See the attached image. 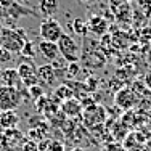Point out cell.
Instances as JSON below:
<instances>
[{
  "label": "cell",
  "instance_id": "1",
  "mask_svg": "<svg viewBox=\"0 0 151 151\" xmlns=\"http://www.w3.org/2000/svg\"><path fill=\"white\" fill-rule=\"evenodd\" d=\"M27 40L26 32L19 27H6L3 26L0 31V44L12 53H21L24 44Z\"/></svg>",
  "mask_w": 151,
  "mask_h": 151
},
{
  "label": "cell",
  "instance_id": "2",
  "mask_svg": "<svg viewBox=\"0 0 151 151\" xmlns=\"http://www.w3.org/2000/svg\"><path fill=\"white\" fill-rule=\"evenodd\" d=\"M24 100V93L19 88L0 85V113L3 111H15L21 106Z\"/></svg>",
  "mask_w": 151,
  "mask_h": 151
},
{
  "label": "cell",
  "instance_id": "3",
  "mask_svg": "<svg viewBox=\"0 0 151 151\" xmlns=\"http://www.w3.org/2000/svg\"><path fill=\"white\" fill-rule=\"evenodd\" d=\"M56 45H58L61 58L66 63H76V61H79V58H81V47L73 39V35L63 32L61 37L58 39V42H56Z\"/></svg>",
  "mask_w": 151,
  "mask_h": 151
},
{
  "label": "cell",
  "instance_id": "4",
  "mask_svg": "<svg viewBox=\"0 0 151 151\" xmlns=\"http://www.w3.org/2000/svg\"><path fill=\"white\" fill-rule=\"evenodd\" d=\"M63 34V27L55 18H45L40 21L39 26V35L40 40H48V42H58V39Z\"/></svg>",
  "mask_w": 151,
  "mask_h": 151
},
{
  "label": "cell",
  "instance_id": "5",
  "mask_svg": "<svg viewBox=\"0 0 151 151\" xmlns=\"http://www.w3.org/2000/svg\"><path fill=\"white\" fill-rule=\"evenodd\" d=\"M106 119V109L101 105H92L84 111V124L88 129H95L101 125Z\"/></svg>",
  "mask_w": 151,
  "mask_h": 151
},
{
  "label": "cell",
  "instance_id": "6",
  "mask_svg": "<svg viewBox=\"0 0 151 151\" xmlns=\"http://www.w3.org/2000/svg\"><path fill=\"white\" fill-rule=\"evenodd\" d=\"M18 74H19L21 77V82H23V85L26 88L32 87V85H37L39 82V76H37V68L34 66V64L31 63V61H23V63H19V66L16 68Z\"/></svg>",
  "mask_w": 151,
  "mask_h": 151
},
{
  "label": "cell",
  "instance_id": "7",
  "mask_svg": "<svg viewBox=\"0 0 151 151\" xmlns=\"http://www.w3.org/2000/svg\"><path fill=\"white\" fill-rule=\"evenodd\" d=\"M114 100H116V105L121 108V109H132L137 101H138V95L132 90V88L129 87H122L119 92L116 93V96H114Z\"/></svg>",
  "mask_w": 151,
  "mask_h": 151
},
{
  "label": "cell",
  "instance_id": "8",
  "mask_svg": "<svg viewBox=\"0 0 151 151\" xmlns=\"http://www.w3.org/2000/svg\"><path fill=\"white\" fill-rule=\"evenodd\" d=\"M0 85H8V87H15L19 90L24 88L16 68H5V69L0 71Z\"/></svg>",
  "mask_w": 151,
  "mask_h": 151
},
{
  "label": "cell",
  "instance_id": "9",
  "mask_svg": "<svg viewBox=\"0 0 151 151\" xmlns=\"http://www.w3.org/2000/svg\"><path fill=\"white\" fill-rule=\"evenodd\" d=\"M6 16H8V21H12V23H15L18 21L19 18L23 16H35V13L32 12L31 8H27V6H24L21 2H18V0H13L12 3H10L8 6H6Z\"/></svg>",
  "mask_w": 151,
  "mask_h": 151
},
{
  "label": "cell",
  "instance_id": "10",
  "mask_svg": "<svg viewBox=\"0 0 151 151\" xmlns=\"http://www.w3.org/2000/svg\"><path fill=\"white\" fill-rule=\"evenodd\" d=\"M37 50L42 56L47 60V61H55L58 60V55H60V50H58V45L56 42H48V40H40L37 45Z\"/></svg>",
  "mask_w": 151,
  "mask_h": 151
},
{
  "label": "cell",
  "instance_id": "11",
  "mask_svg": "<svg viewBox=\"0 0 151 151\" xmlns=\"http://www.w3.org/2000/svg\"><path fill=\"white\" fill-rule=\"evenodd\" d=\"M87 23H88V31H90L92 34L98 35V37H100V35H105L106 31H108V27H109L106 18L98 16V15H93Z\"/></svg>",
  "mask_w": 151,
  "mask_h": 151
},
{
  "label": "cell",
  "instance_id": "12",
  "mask_svg": "<svg viewBox=\"0 0 151 151\" xmlns=\"http://www.w3.org/2000/svg\"><path fill=\"white\" fill-rule=\"evenodd\" d=\"M61 111H63V114H66L68 117H74V116H79V114L84 111V106H82V103L79 101L76 96H73V98L66 100V101H63L60 105Z\"/></svg>",
  "mask_w": 151,
  "mask_h": 151
},
{
  "label": "cell",
  "instance_id": "13",
  "mask_svg": "<svg viewBox=\"0 0 151 151\" xmlns=\"http://www.w3.org/2000/svg\"><path fill=\"white\" fill-rule=\"evenodd\" d=\"M37 76H39V81L45 82L47 85H52L56 79V71L50 63H47L37 68Z\"/></svg>",
  "mask_w": 151,
  "mask_h": 151
},
{
  "label": "cell",
  "instance_id": "14",
  "mask_svg": "<svg viewBox=\"0 0 151 151\" xmlns=\"http://www.w3.org/2000/svg\"><path fill=\"white\" fill-rule=\"evenodd\" d=\"M19 124V116L15 111H3L0 113V127L8 130V129H16Z\"/></svg>",
  "mask_w": 151,
  "mask_h": 151
},
{
  "label": "cell",
  "instance_id": "15",
  "mask_svg": "<svg viewBox=\"0 0 151 151\" xmlns=\"http://www.w3.org/2000/svg\"><path fill=\"white\" fill-rule=\"evenodd\" d=\"M58 0H39V12L45 18H53L58 13Z\"/></svg>",
  "mask_w": 151,
  "mask_h": 151
},
{
  "label": "cell",
  "instance_id": "16",
  "mask_svg": "<svg viewBox=\"0 0 151 151\" xmlns=\"http://www.w3.org/2000/svg\"><path fill=\"white\" fill-rule=\"evenodd\" d=\"M73 96H74L73 88H71L68 84H61V85H58V87L55 88V92H53V98H55L56 101L60 103V105H61L63 101H66V100L73 98Z\"/></svg>",
  "mask_w": 151,
  "mask_h": 151
},
{
  "label": "cell",
  "instance_id": "17",
  "mask_svg": "<svg viewBox=\"0 0 151 151\" xmlns=\"http://www.w3.org/2000/svg\"><path fill=\"white\" fill-rule=\"evenodd\" d=\"M37 52H39V50H35L34 42L27 39V40H26V44H24V47H23V50H21V53H19V55L23 56V60H24V61H32Z\"/></svg>",
  "mask_w": 151,
  "mask_h": 151
},
{
  "label": "cell",
  "instance_id": "18",
  "mask_svg": "<svg viewBox=\"0 0 151 151\" xmlns=\"http://www.w3.org/2000/svg\"><path fill=\"white\" fill-rule=\"evenodd\" d=\"M73 31L77 35H85L88 32V23L82 18H76L73 21Z\"/></svg>",
  "mask_w": 151,
  "mask_h": 151
},
{
  "label": "cell",
  "instance_id": "19",
  "mask_svg": "<svg viewBox=\"0 0 151 151\" xmlns=\"http://www.w3.org/2000/svg\"><path fill=\"white\" fill-rule=\"evenodd\" d=\"M13 55L15 53L8 52L6 48H3V47H0V66H5V64H10L13 61Z\"/></svg>",
  "mask_w": 151,
  "mask_h": 151
},
{
  "label": "cell",
  "instance_id": "20",
  "mask_svg": "<svg viewBox=\"0 0 151 151\" xmlns=\"http://www.w3.org/2000/svg\"><path fill=\"white\" fill-rule=\"evenodd\" d=\"M27 90H29V95H31V98L34 100V101H35V100H39L40 96H44V95H45L44 88H42L39 84H37V85H32V87L27 88Z\"/></svg>",
  "mask_w": 151,
  "mask_h": 151
},
{
  "label": "cell",
  "instance_id": "21",
  "mask_svg": "<svg viewBox=\"0 0 151 151\" xmlns=\"http://www.w3.org/2000/svg\"><path fill=\"white\" fill-rule=\"evenodd\" d=\"M79 71H81V66H79V61H76V63H68L66 66V74L68 77H76V76L79 74Z\"/></svg>",
  "mask_w": 151,
  "mask_h": 151
},
{
  "label": "cell",
  "instance_id": "22",
  "mask_svg": "<svg viewBox=\"0 0 151 151\" xmlns=\"http://www.w3.org/2000/svg\"><path fill=\"white\" fill-rule=\"evenodd\" d=\"M21 151H39V145L34 143V140H27V142L23 143Z\"/></svg>",
  "mask_w": 151,
  "mask_h": 151
},
{
  "label": "cell",
  "instance_id": "23",
  "mask_svg": "<svg viewBox=\"0 0 151 151\" xmlns=\"http://www.w3.org/2000/svg\"><path fill=\"white\" fill-rule=\"evenodd\" d=\"M8 19V16H6V10H5V6L0 3V23L3 24V21H6Z\"/></svg>",
  "mask_w": 151,
  "mask_h": 151
},
{
  "label": "cell",
  "instance_id": "24",
  "mask_svg": "<svg viewBox=\"0 0 151 151\" xmlns=\"http://www.w3.org/2000/svg\"><path fill=\"white\" fill-rule=\"evenodd\" d=\"M143 84L146 85V88L148 90H151V69L146 73V76H145V81H143Z\"/></svg>",
  "mask_w": 151,
  "mask_h": 151
},
{
  "label": "cell",
  "instance_id": "25",
  "mask_svg": "<svg viewBox=\"0 0 151 151\" xmlns=\"http://www.w3.org/2000/svg\"><path fill=\"white\" fill-rule=\"evenodd\" d=\"M12 2H13V0H0V3H2V5L5 6V8H6V6H8Z\"/></svg>",
  "mask_w": 151,
  "mask_h": 151
},
{
  "label": "cell",
  "instance_id": "26",
  "mask_svg": "<svg viewBox=\"0 0 151 151\" xmlns=\"http://www.w3.org/2000/svg\"><path fill=\"white\" fill-rule=\"evenodd\" d=\"M18 2H21V3H27V2H31V0H18Z\"/></svg>",
  "mask_w": 151,
  "mask_h": 151
},
{
  "label": "cell",
  "instance_id": "27",
  "mask_svg": "<svg viewBox=\"0 0 151 151\" xmlns=\"http://www.w3.org/2000/svg\"><path fill=\"white\" fill-rule=\"evenodd\" d=\"M79 2H82V3H87V2H90V0H79Z\"/></svg>",
  "mask_w": 151,
  "mask_h": 151
},
{
  "label": "cell",
  "instance_id": "28",
  "mask_svg": "<svg viewBox=\"0 0 151 151\" xmlns=\"http://www.w3.org/2000/svg\"><path fill=\"white\" fill-rule=\"evenodd\" d=\"M2 27H3V24H2V23H0V31H2Z\"/></svg>",
  "mask_w": 151,
  "mask_h": 151
},
{
  "label": "cell",
  "instance_id": "29",
  "mask_svg": "<svg viewBox=\"0 0 151 151\" xmlns=\"http://www.w3.org/2000/svg\"><path fill=\"white\" fill-rule=\"evenodd\" d=\"M127 2H132V0H127Z\"/></svg>",
  "mask_w": 151,
  "mask_h": 151
},
{
  "label": "cell",
  "instance_id": "30",
  "mask_svg": "<svg viewBox=\"0 0 151 151\" xmlns=\"http://www.w3.org/2000/svg\"><path fill=\"white\" fill-rule=\"evenodd\" d=\"M0 71H2V66H0Z\"/></svg>",
  "mask_w": 151,
  "mask_h": 151
},
{
  "label": "cell",
  "instance_id": "31",
  "mask_svg": "<svg viewBox=\"0 0 151 151\" xmlns=\"http://www.w3.org/2000/svg\"><path fill=\"white\" fill-rule=\"evenodd\" d=\"M0 47H2V44H0Z\"/></svg>",
  "mask_w": 151,
  "mask_h": 151
}]
</instances>
